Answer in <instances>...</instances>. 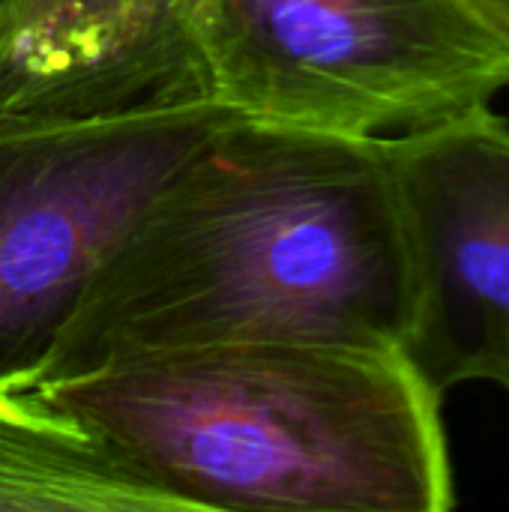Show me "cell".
Returning a JSON list of instances; mask_svg holds the SVG:
<instances>
[{
	"instance_id": "8",
	"label": "cell",
	"mask_w": 509,
	"mask_h": 512,
	"mask_svg": "<svg viewBox=\"0 0 509 512\" xmlns=\"http://www.w3.org/2000/svg\"><path fill=\"white\" fill-rule=\"evenodd\" d=\"M477 15L509 45V0H468Z\"/></svg>"
},
{
	"instance_id": "4",
	"label": "cell",
	"mask_w": 509,
	"mask_h": 512,
	"mask_svg": "<svg viewBox=\"0 0 509 512\" xmlns=\"http://www.w3.org/2000/svg\"><path fill=\"white\" fill-rule=\"evenodd\" d=\"M234 117L210 96L99 114L0 111V387H30L108 246Z\"/></svg>"
},
{
	"instance_id": "5",
	"label": "cell",
	"mask_w": 509,
	"mask_h": 512,
	"mask_svg": "<svg viewBox=\"0 0 509 512\" xmlns=\"http://www.w3.org/2000/svg\"><path fill=\"white\" fill-rule=\"evenodd\" d=\"M387 141L414 282L402 357L438 399L509 390V123L483 105Z\"/></svg>"
},
{
	"instance_id": "9",
	"label": "cell",
	"mask_w": 509,
	"mask_h": 512,
	"mask_svg": "<svg viewBox=\"0 0 509 512\" xmlns=\"http://www.w3.org/2000/svg\"><path fill=\"white\" fill-rule=\"evenodd\" d=\"M9 3H12V0H0V15H3V9H6Z\"/></svg>"
},
{
	"instance_id": "7",
	"label": "cell",
	"mask_w": 509,
	"mask_h": 512,
	"mask_svg": "<svg viewBox=\"0 0 509 512\" xmlns=\"http://www.w3.org/2000/svg\"><path fill=\"white\" fill-rule=\"evenodd\" d=\"M0 512H183L36 390L0 387Z\"/></svg>"
},
{
	"instance_id": "3",
	"label": "cell",
	"mask_w": 509,
	"mask_h": 512,
	"mask_svg": "<svg viewBox=\"0 0 509 512\" xmlns=\"http://www.w3.org/2000/svg\"><path fill=\"white\" fill-rule=\"evenodd\" d=\"M201 87L249 120L384 135L489 105L509 45L468 0H204Z\"/></svg>"
},
{
	"instance_id": "6",
	"label": "cell",
	"mask_w": 509,
	"mask_h": 512,
	"mask_svg": "<svg viewBox=\"0 0 509 512\" xmlns=\"http://www.w3.org/2000/svg\"><path fill=\"white\" fill-rule=\"evenodd\" d=\"M204 0H12L0 15V111L99 114L207 96Z\"/></svg>"
},
{
	"instance_id": "2",
	"label": "cell",
	"mask_w": 509,
	"mask_h": 512,
	"mask_svg": "<svg viewBox=\"0 0 509 512\" xmlns=\"http://www.w3.org/2000/svg\"><path fill=\"white\" fill-rule=\"evenodd\" d=\"M183 510L444 512L441 402L399 351L228 342L33 387Z\"/></svg>"
},
{
	"instance_id": "1",
	"label": "cell",
	"mask_w": 509,
	"mask_h": 512,
	"mask_svg": "<svg viewBox=\"0 0 509 512\" xmlns=\"http://www.w3.org/2000/svg\"><path fill=\"white\" fill-rule=\"evenodd\" d=\"M411 255L387 135L234 117L132 216L27 390L228 342L405 345Z\"/></svg>"
}]
</instances>
